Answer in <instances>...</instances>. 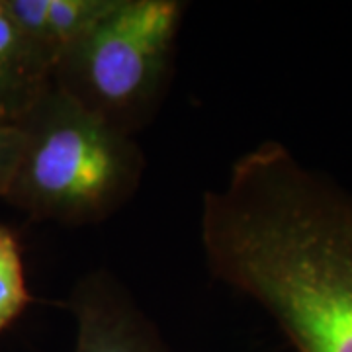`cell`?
<instances>
[{
  "mask_svg": "<svg viewBox=\"0 0 352 352\" xmlns=\"http://www.w3.org/2000/svg\"><path fill=\"white\" fill-rule=\"evenodd\" d=\"M206 264L296 352H352V192L268 139L201 196Z\"/></svg>",
  "mask_w": 352,
  "mask_h": 352,
  "instance_id": "obj_1",
  "label": "cell"
},
{
  "mask_svg": "<svg viewBox=\"0 0 352 352\" xmlns=\"http://www.w3.org/2000/svg\"><path fill=\"white\" fill-rule=\"evenodd\" d=\"M24 151L4 200L36 221L104 223L141 188L138 138L116 129L50 85L20 122Z\"/></svg>",
  "mask_w": 352,
  "mask_h": 352,
  "instance_id": "obj_2",
  "label": "cell"
},
{
  "mask_svg": "<svg viewBox=\"0 0 352 352\" xmlns=\"http://www.w3.org/2000/svg\"><path fill=\"white\" fill-rule=\"evenodd\" d=\"M186 2L116 0L61 53L51 85L116 129L138 138L161 110Z\"/></svg>",
  "mask_w": 352,
  "mask_h": 352,
  "instance_id": "obj_3",
  "label": "cell"
},
{
  "mask_svg": "<svg viewBox=\"0 0 352 352\" xmlns=\"http://www.w3.org/2000/svg\"><path fill=\"white\" fill-rule=\"evenodd\" d=\"M67 305L75 319L73 352H170L151 317L106 268L78 278Z\"/></svg>",
  "mask_w": 352,
  "mask_h": 352,
  "instance_id": "obj_4",
  "label": "cell"
},
{
  "mask_svg": "<svg viewBox=\"0 0 352 352\" xmlns=\"http://www.w3.org/2000/svg\"><path fill=\"white\" fill-rule=\"evenodd\" d=\"M53 63L20 34L0 6V124L20 126L50 88Z\"/></svg>",
  "mask_w": 352,
  "mask_h": 352,
  "instance_id": "obj_5",
  "label": "cell"
},
{
  "mask_svg": "<svg viewBox=\"0 0 352 352\" xmlns=\"http://www.w3.org/2000/svg\"><path fill=\"white\" fill-rule=\"evenodd\" d=\"M116 0H50L47 45L57 59L113 6Z\"/></svg>",
  "mask_w": 352,
  "mask_h": 352,
  "instance_id": "obj_6",
  "label": "cell"
},
{
  "mask_svg": "<svg viewBox=\"0 0 352 352\" xmlns=\"http://www.w3.org/2000/svg\"><path fill=\"white\" fill-rule=\"evenodd\" d=\"M30 302L20 241L12 229L0 226V333L24 314Z\"/></svg>",
  "mask_w": 352,
  "mask_h": 352,
  "instance_id": "obj_7",
  "label": "cell"
},
{
  "mask_svg": "<svg viewBox=\"0 0 352 352\" xmlns=\"http://www.w3.org/2000/svg\"><path fill=\"white\" fill-rule=\"evenodd\" d=\"M22 151H24V133L20 126L0 124V198L6 196L12 184Z\"/></svg>",
  "mask_w": 352,
  "mask_h": 352,
  "instance_id": "obj_8",
  "label": "cell"
}]
</instances>
